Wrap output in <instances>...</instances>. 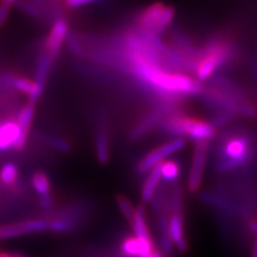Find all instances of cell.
Wrapping results in <instances>:
<instances>
[{
    "label": "cell",
    "instance_id": "1",
    "mask_svg": "<svg viewBox=\"0 0 257 257\" xmlns=\"http://www.w3.org/2000/svg\"><path fill=\"white\" fill-rule=\"evenodd\" d=\"M213 167L218 174L250 168L257 162V133L247 127H229L216 135Z\"/></svg>",
    "mask_w": 257,
    "mask_h": 257
},
{
    "label": "cell",
    "instance_id": "2",
    "mask_svg": "<svg viewBox=\"0 0 257 257\" xmlns=\"http://www.w3.org/2000/svg\"><path fill=\"white\" fill-rule=\"evenodd\" d=\"M242 60V47L228 30L215 31L200 44L199 57L194 71L195 78L203 83L223 69L236 67Z\"/></svg>",
    "mask_w": 257,
    "mask_h": 257
},
{
    "label": "cell",
    "instance_id": "3",
    "mask_svg": "<svg viewBox=\"0 0 257 257\" xmlns=\"http://www.w3.org/2000/svg\"><path fill=\"white\" fill-rule=\"evenodd\" d=\"M160 127L168 136L183 140L187 138L196 144L210 143L216 138V130L210 122L182 111L165 116L160 122Z\"/></svg>",
    "mask_w": 257,
    "mask_h": 257
},
{
    "label": "cell",
    "instance_id": "4",
    "mask_svg": "<svg viewBox=\"0 0 257 257\" xmlns=\"http://www.w3.org/2000/svg\"><path fill=\"white\" fill-rule=\"evenodd\" d=\"M176 10L162 3L152 4L141 10L135 18V27L151 35L161 36L172 25Z\"/></svg>",
    "mask_w": 257,
    "mask_h": 257
},
{
    "label": "cell",
    "instance_id": "5",
    "mask_svg": "<svg viewBox=\"0 0 257 257\" xmlns=\"http://www.w3.org/2000/svg\"><path fill=\"white\" fill-rule=\"evenodd\" d=\"M186 146L187 141L183 139H174L172 141H168L161 145V146L152 149L147 155H145L138 163L136 171L140 175L148 174L152 168L164 162L168 157L182 150Z\"/></svg>",
    "mask_w": 257,
    "mask_h": 257
},
{
    "label": "cell",
    "instance_id": "6",
    "mask_svg": "<svg viewBox=\"0 0 257 257\" xmlns=\"http://www.w3.org/2000/svg\"><path fill=\"white\" fill-rule=\"evenodd\" d=\"M209 144L210 143H197L194 150H193L188 177V190L191 193H196L203 183L204 172L209 151Z\"/></svg>",
    "mask_w": 257,
    "mask_h": 257
},
{
    "label": "cell",
    "instance_id": "7",
    "mask_svg": "<svg viewBox=\"0 0 257 257\" xmlns=\"http://www.w3.org/2000/svg\"><path fill=\"white\" fill-rule=\"evenodd\" d=\"M69 24L68 21L63 18H58L53 24L51 31L48 32L47 37L43 44V52L53 59L58 57L62 45L67 41L69 35Z\"/></svg>",
    "mask_w": 257,
    "mask_h": 257
},
{
    "label": "cell",
    "instance_id": "8",
    "mask_svg": "<svg viewBox=\"0 0 257 257\" xmlns=\"http://www.w3.org/2000/svg\"><path fill=\"white\" fill-rule=\"evenodd\" d=\"M48 229V220L31 219L20 223L0 225V240L43 232Z\"/></svg>",
    "mask_w": 257,
    "mask_h": 257
},
{
    "label": "cell",
    "instance_id": "9",
    "mask_svg": "<svg viewBox=\"0 0 257 257\" xmlns=\"http://www.w3.org/2000/svg\"><path fill=\"white\" fill-rule=\"evenodd\" d=\"M55 59H53L51 56H48L43 51L41 52L39 56V60L37 63V70H36V75H35V92L32 93L30 96L29 102L32 105H36L37 102L41 98V95L44 91V88L46 85V80L48 77V74L52 70L53 63Z\"/></svg>",
    "mask_w": 257,
    "mask_h": 257
},
{
    "label": "cell",
    "instance_id": "10",
    "mask_svg": "<svg viewBox=\"0 0 257 257\" xmlns=\"http://www.w3.org/2000/svg\"><path fill=\"white\" fill-rule=\"evenodd\" d=\"M34 116H35V105H32V104H30V103L26 104V105H24L19 110L15 119H16V122H18V125H19L20 135H19V139H18V141H16L14 147H13L14 150L21 151L25 148Z\"/></svg>",
    "mask_w": 257,
    "mask_h": 257
},
{
    "label": "cell",
    "instance_id": "11",
    "mask_svg": "<svg viewBox=\"0 0 257 257\" xmlns=\"http://www.w3.org/2000/svg\"><path fill=\"white\" fill-rule=\"evenodd\" d=\"M171 112L166 110L165 108L159 106L157 109L152 110L148 115L145 116L140 122L136 123L132 128L130 133H128V138L130 140H139L142 136H144L146 133H148L151 128H154L157 124H160L163 118L167 115H170Z\"/></svg>",
    "mask_w": 257,
    "mask_h": 257
},
{
    "label": "cell",
    "instance_id": "12",
    "mask_svg": "<svg viewBox=\"0 0 257 257\" xmlns=\"http://www.w3.org/2000/svg\"><path fill=\"white\" fill-rule=\"evenodd\" d=\"M94 148L95 156L100 164H106L109 161L110 157V148H109V133H108V124L105 118H101L99 120L98 126H96L95 140H94Z\"/></svg>",
    "mask_w": 257,
    "mask_h": 257
},
{
    "label": "cell",
    "instance_id": "13",
    "mask_svg": "<svg viewBox=\"0 0 257 257\" xmlns=\"http://www.w3.org/2000/svg\"><path fill=\"white\" fill-rule=\"evenodd\" d=\"M168 234L173 245L181 253L188 251V241L184 232L182 212H172L168 218Z\"/></svg>",
    "mask_w": 257,
    "mask_h": 257
},
{
    "label": "cell",
    "instance_id": "14",
    "mask_svg": "<svg viewBox=\"0 0 257 257\" xmlns=\"http://www.w3.org/2000/svg\"><path fill=\"white\" fill-rule=\"evenodd\" d=\"M19 135L20 130L16 119L0 120V152L13 149Z\"/></svg>",
    "mask_w": 257,
    "mask_h": 257
},
{
    "label": "cell",
    "instance_id": "15",
    "mask_svg": "<svg viewBox=\"0 0 257 257\" xmlns=\"http://www.w3.org/2000/svg\"><path fill=\"white\" fill-rule=\"evenodd\" d=\"M121 251L128 257H148L156 250L154 242H144L132 236L122 241Z\"/></svg>",
    "mask_w": 257,
    "mask_h": 257
},
{
    "label": "cell",
    "instance_id": "16",
    "mask_svg": "<svg viewBox=\"0 0 257 257\" xmlns=\"http://www.w3.org/2000/svg\"><path fill=\"white\" fill-rule=\"evenodd\" d=\"M161 179H162V174H161V164H159L148 173L146 180L143 183L141 197L144 204L149 203L155 198Z\"/></svg>",
    "mask_w": 257,
    "mask_h": 257
},
{
    "label": "cell",
    "instance_id": "17",
    "mask_svg": "<svg viewBox=\"0 0 257 257\" xmlns=\"http://www.w3.org/2000/svg\"><path fill=\"white\" fill-rule=\"evenodd\" d=\"M0 80H2L3 85L11 87L15 90L27 94L28 98H30L32 93L35 92L34 80H31L25 76L13 73H5L0 76Z\"/></svg>",
    "mask_w": 257,
    "mask_h": 257
},
{
    "label": "cell",
    "instance_id": "18",
    "mask_svg": "<svg viewBox=\"0 0 257 257\" xmlns=\"http://www.w3.org/2000/svg\"><path fill=\"white\" fill-rule=\"evenodd\" d=\"M131 226L134 230V237L141 241H144V242H154L148 229L146 221V209H145L144 204L140 205L135 209L134 220Z\"/></svg>",
    "mask_w": 257,
    "mask_h": 257
},
{
    "label": "cell",
    "instance_id": "19",
    "mask_svg": "<svg viewBox=\"0 0 257 257\" xmlns=\"http://www.w3.org/2000/svg\"><path fill=\"white\" fill-rule=\"evenodd\" d=\"M76 226V221L69 216V214H63L56 216L53 220H48V229L55 232H69Z\"/></svg>",
    "mask_w": 257,
    "mask_h": 257
},
{
    "label": "cell",
    "instance_id": "20",
    "mask_svg": "<svg viewBox=\"0 0 257 257\" xmlns=\"http://www.w3.org/2000/svg\"><path fill=\"white\" fill-rule=\"evenodd\" d=\"M31 184L38 194L43 197L50 195L51 193V182L50 178L43 172H37L31 177Z\"/></svg>",
    "mask_w": 257,
    "mask_h": 257
},
{
    "label": "cell",
    "instance_id": "21",
    "mask_svg": "<svg viewBox=\"0 0 257 257\" xmlns=\"http://www.w3.org/2000/svg\"><path fill=\"white\" fill-rule=\"evenodd\" d=\"M161 174L166 181H177L180 174V165L175 160H166L161 163Z\"/></svg>",
    "mask_w": 257,
    "mask_h": 257
},
{
    "label": "cell",
    "instance_id": "22",
    "mask_svg": "<svg viewBox=\"0 0 257 257\" xmlns=\"http://www.w3.org/2000/svg\"><path fill=\"white\" fill-rule=\"evenodd\" d=\"M19 178V168L18 165L13 162L6 163L0 168V181L5 186H13Z\"/></svg>",
    "mask_w": 257,
    "mask_h": 257
},
{
    "label": "cell",
    "instance_id": "23",
    "mask_svg": "<svg viewBox=\"0 0 257 257\" xmlns=\"http://www.w3.org/2000/svg\"><path fill=\"white\" fill-rule=\"evenodd\" d=\"M39 139L41 140L44 144L48 145V146H51L52 148L58 150V151L69 152L71 150V144L67 140L58 138V136L42 134L39 136Z\"/></svg>",
    "mask_w": 257,
    "mask_h": 257
},
{
    "label": "cell",
    "instance_id": "24",
    "mask_svg": "<svg viewBox=\"0 0 257 257\" xmlns=\"http://www.w3.org/2000/svg\"><path fill=\"white\" fill-rule=\"evenodd\" d=\"M116 203L120 209V211H121V213L125 218V220L130 223V225H132L134 215H135V209L132 203L124 195H121V194H118L116 196Z\"/></svg>",
    "mask_w": 257,
    "mask_h": 257
},
{
    "label": "cell",
    "instance_id": "25",
    "mask_svg": "<svg viewBox=\"0 0 257 257\" xmlns=\"http://www.w3.org/2000/svg\"><path fill=\"white\" fill-rule=\"evenodd\" d=\"M11 11V7L4 3H0V26H4V24L7 22L9 14Z\"/></svg>",
    "mask_w": 257,
    "mask_h": 257
},
{
    "label": "cell",
    "instance_id": "26",
    "mask_svg": "<svg viewBox=\"0 0 257 257\" xmlns=\"http://www.w3.org/2000/svg\"><path fill=\"white\" fill-rule=\"evenodd\" d=\"M94 2H98V0H66V6L70 9H75V8L83 7L85 5H89Z\"/></svg>",
    "mask_w": 257,
    "mask_h": 257
},
{
    "label": "cell",
    "instance_id": "27",
    "mask_svg": "<svg viewBox=\"0 0 257 257\" xmlns=\"http://www.w3.org/2000/svg\"><path fill=\"white\" fill-rule=\"evenodd\" d=\"M253 72H254V76H255V79H256L255 93H254V96H253V101H254V104H255V106L257 108V50H256L254 59H253Z\"/></svg>",
    "mask_w": 257,
    "mask_h": 257
},
{
    "label": "cell",
    "instance_id": "28",
    "mask_svg": "<svg viewBox=\"0 0 257 257\" xmlns=\"http://www.w3.org/2000/svg\"><path fill=\"white\" fill-rule=\"evenodd\" d=\"M40 204L44 208V209H48L51 208L53 205V200L51 195H47V196H43L41 197V200H40Z\"/></svg>",
    "mask_w": 257,
    "mask_h": 257
},
{
    "label": "cell",
    "instance_id": "29",
    "mask_svg": "<svg viewBox=\"0 0 257 257\" xmlns=\"http://www.w3.org/2000/svg\"><path fill=\"white\" fill-rule=\"evenodd\" d=\"M252 257H257V240L254 241V244L252 247Z\"/></svg>",
    "mask_w": 257,
    "mask_h": 257
},
{
    "label": "cell",
    "instance_id": "30",
    "mask_svg": "<svg viewBox=\"0 0 257 257\" xmlns=\"http://www.w3.org/2000/svg\"><path fill=\"white\" fill-rule=\"evenodd\" d=\"M16 2H18V0H0V3H4V4H6V5H8V6H10V7H12L13 5H15Z\"/></svg>",
    "mask_w": 257,
    "mask_h": 257
},
{
    "label": "cell",
    "instance_id": "31",
    "mask_svg": "<svg viewBox=\"0 0 257 257\" xmlns=\"http://www.w3.org/2000/svg\"><path fill=\"white\" fill-rule=\"evenodd\" d=\"M148 257H164V254L163 253H161V252H159V251H155L154 253L152 254H150Z\"/></svg>",
    "mask_w": 257,
    "mask_h": 257
}]
</instances>
